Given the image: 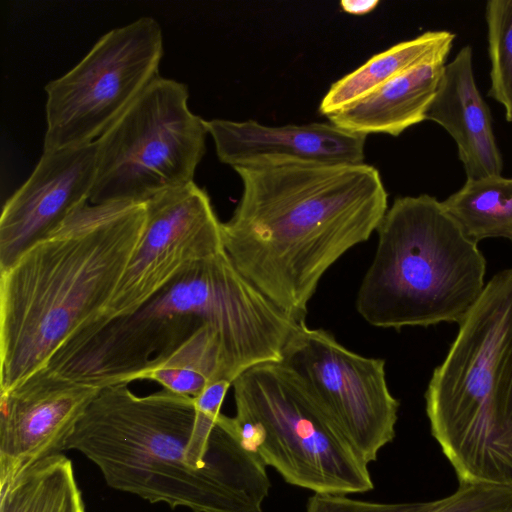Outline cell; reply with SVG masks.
<instances>
[{
	"label": "cell",
	"mask_w": 512,
	"mask_h": 512,
	"mask_svg": "<svg viewBox=\"0 0 512 512\" xmlns=\"http://www.w3.org/2000/svg\"><path fill=\"white\" fill-rule=\"evenodd\" d=\"M188 98L184 83L159 76L96 140L89 203H144L194 181L208 131Z\"/></svg>",
	"instance_id": "8"
},
{
	"label": "cell",
	"mask_w": 512,
	"mask_h": 512,
	"mask_svg": "<svg viewBox=\"0 0 512 512\" xmlns=\"http://www.w3.org/2000/svg\"><path fill=\"white\" fill-rule=\"evenodd\" d=\"M144 379L192 398L201 394L209 384L226 380L217 333L208 325L200 327L169 356L142 372L138 380Z\"/></svg>",
	"instance_id": "20"
},
{
	"label": "cell",
	"mask_w": 512,
	"mask_h": 512,
	"mask_svg": "<svg viewBox=\"0 0 512 512\" xmlns=\"http://www.w3.org/2000/svg\"><path fill=\"white\" fill-rule=\"evenodd\" d=\"M145 219L144 203H87L0 270V393L103 319Z\"/></svg>",
	"instance_id": "3"
},
{
	"label": "cell",
	"mask_w": 512,
	"mask_h": 512,
	"mask_svg": "<svg viewBox=\"0 0 512 512\" xmlns=\"http://www.w3.org/2000/svg\"><path fill=\"white\" fill-rule=\"evenodd\" d=\"M444 66L445 60H436L412 68L327 118L330 123L354 133L399 136L426 120Z\"/></svg>",
	"instance_id": "16"
},
{
	"label": "cell",
	"mask_w": 512,
	"mask_h": 512,
	"mask_svg": "<svg viewBox=\"0 0 512 512\" xmlns=\"http://www.w3.org/2000/svg\"><path fill=\"white\" fill-rule=\"evenodd\" d=\"M100 389L44 368L0 393V484L65 450Z\"/></svg>",
	"instance_id": "12"
},
{
	"label": "cell",
	"mask_w": 512,
	"mask_h": 512,
	"mask_svg": "<svg viewBox=\"0 0 512 512\" xmlns=\"http://www.w3.org/2000/svg\"><path fill=\"white\" fill-rule=\"evenodd\" d=\"M454 38L455 34L450 31H427L372 56L331 85L320 102V114L328 117L340 112L419 65L436 60L446 61Z\"/></svg>",
	"instance_id": "17"
},
{
	"label": "cell",
	"mask_w": 512,
	"mask_h": 512,
	"mask_svg": "<svg viewBox=\"0 0 512 512\" xmlns=\"http://www.w3.org/2000/svg\"><path fill=\"white\" fill-rule=\"evenodd\" d=\"M437 500L428 502L377 503L356 500L344 494L314 493L306 512H428Z\"/></svg>",
	"instance_id": "22"
},
{
	"label": "cell",
	"mask_w": 512,
	"mask_h": 512,
	"mask_svg": "<svg viewBox=\"0 0 512 512\" xmlns=\"http://www.w3.org/2000/svg\"><path fill=\"white\" fill-rule=\"evenodd\" d=\"M426 120L441 125L454 139L467 178L501 175L503 160L489 108L475 82L469 45L445 64Z\"/></svg>",
	"instance_id": "15"
},
{
	"label": "cell",
	"mask_w": 512,
	"mask_h": 512,
	"mask_svg": "<svg viewBox=\"0 0 512 512\" xmlns=\"http://www.w3.org/2000/svg\"><path fill=\"white\" fill-rule=\"evenodd\" d=\"M442 204L473 242L492 237L512 242V178H467Z\"/></svg>",
	"instance_id": "19"
},
{
	"label": "cell",
	"mask_w": 512,
	"mask_h": 512,
	"mask_svg": "<svg viewBox=\"0 0 512 512\" xmlns=\"http://www.w3.org/2000/svg\"><path fill=\"white\" fill-rule=\"evenodd\" d=\"M217 333L229 382L280 362L300 323L233 265L225 251L178 274L130 315L92 326L63 345L48 369L98 388L138 380L200 327Z\"/></svg>",
	"instance_id": "2"
},
{
	"label": "cell",
	"mask_w": 512,
	"mask_h": 512,
	"mask_svg": "<svg viewBox=\"0 0 512 512\" xmlns=\"http://www.w3.org/2000/svg\"><path fill=\"white\" fill-rule=\"evenodd\" d=\"M504 512H512V505L508 509H506Z\"/></svg>",
	"instance_id": "24"
},
{
	"label": "cell",
	"mask_w": 512,
	"mask_h": 512,
	"mask_svg": "<svg viewBox=\"0 0 512 512\" xmlns=\"http://www.w3.org/2000/svg\"><path fill=\"white\" fill-rule=\"evenodd\" d=\"M193 398L167 389L137 396L128 384L101 388L67 440L116 490L194 512H263L271 483L256 450L233 435L203 468L186 459Z\"/></svg>",
	"instance_id": "4"
},
{
	"label": "cell",
	"mask_w": 512,
	"mask_h": 512,
	"mask_svg": "<svg viewBox=\"0 0 512 512\" xmlns=\"http://www.w3.org/2000/svg\"><path fill=\"white\" fill-rule=\"evenodd\" d=\"M96 160V141L42 153L29 178L3 205L0 270L89 203Z\"/></svg>",
	"instance_id": "13"
},
{
	"label": "cell",
	"mask_w": 512,
	"mask_h": 512,
	"mask_svg": "<svg viewBox=\"0 0 512 512\" xmlns=\"http://www.w3.org/2000/svg\"><path fill=\"white\" fill-rule=\"evenodd\" d=\"M0 512H85L72 462L52 455L0 484Z\"/></svg>",
	"instance_id": "18"
},
{
	"label": "cell",
	"mask_w": 512,
	"mask_h": 512,
	"mask_svg": "<svg viewBox=\"0 0 512 512\" xmlns=\"http://www.w3.org/2000/svg\"><path fill=\"white\" fill-rule=\"evenodd\" d=\"M232 387L235 415L254 427L253 448L287 483L344 495L374 488L368 465L282 362L255 365L238 375Z\"/></svg>",
	"instance_id": "7"
},
{
	"label": "cell",
	"mask_w": 512,
	"mask_h": 512,
	"mask_svg": "<svg viewBox=\"0 0 512 512\" xmlns=\"http://www.w3.org/2000/svg\"><path fill=\"white\" fill-rule=\"evenodd\" d=\"M282 362L303 383L334 430L366 465L396 435L399 401L391 394L385 361L354 353L323 329L301 323Z\"/></svg>",
	"instance_id": "10"
},
{
	"label": "cell",
	"mask_w": 512,
	"mask_h": 512,
	"mask_svg": "<svg viewBox=\"0 0 512 512\" xmlns=\"http://www.w3.org/2000/svg\"><path fill=\"white\" fill-rule=\"evenodd\" d=\"M373 260L356 296L370 325L401 329L464 319L485 284L486 260L427 194L394 200L376 228Z\"/></svg>",
	"instance_id": "6"
},
{
	"label": "cell",
	"mask_w": 512,
	"mask_h": 512,
	"mask_svg": "<svg viewBox=\"0 0 512 512\" xmlns=\"http://www.w3.org/2000/svg\"><path fill=\"white\" fill-rule=\"evenodd\" d=\"M488 46L491 62L490 96L505 109L512 122V0H490L486 4Z\"/></svg>",
	"instance_id": "21"
},
{
	"label": "cell",
	"mask_w": 512,
	"mask_h": 512,
	"mask_svg": "<svg viewBox=\"0 0 512 512\" xmlns=\"http://www.w3.org/2000/svg\"><path fill=\"white\" fill-rule=\"evenodd\" d=\"M379 4L378 0H342L341 8L353 15H364L369 13Z\"/></svg>",
	"instance_id": "23"
},
{
	"label": "cell",
	"mask_w": 512,
	"mask_h": 512,
	"mask_svg": "<svg viewBox=\"0 0 512 512\" xmlns=\"http://www.w3.org/2000/svg\"><path fill=\"white\" fill-rule=\"evenodd\" d=\"M144 204L142 234L96 325L130 315L190 265L224 251L222 222L207 192L194 181L161 192Z\"/></svg>",
	"instance_id": "11"
},
{
	"label": "cell",
	"mask_w": 512,
	"mask_h": 512,
	"mask_svg": "<svg viewBox=\"0 0 512 512\" xmlns=\"http://www.w3.org/2000/svg\"><path fill=\"white\" fill-rule=\"evenodd\" d=\"M220 162L232 168L270 162L364 163L367 135L332 123L267 126L255 120H205Z\"/></svg>",
	"instance_id": "14"
},
{
	"label": "cell",
	"mask_w": 512,
	"mask_h": 512,
	"mask_svg": "<svg viewBox=\"0 0 512 512\" xmlns=\"http://www.w3.org/2000/svg\"><path fill=\"white\" fill-rule=\"evenodd\" d=\"M242 195L222 223L237 270L298 323L324 273L368 240L388 209L379 171L368 164L270 162L233 168Z\"/></svg>",
	"instance_id": "1"
},
{
	"label": "cell",
	"mask_w": 512,
	"mask_h": 512,
	"mask_svg": "<svg viewBox=\"0 0 512 512\" xmlns=\"http://www.w3.org/2000/svg\"><path fill=\"white\" fill-rule=\"evenodd\" d=\"M160 24L152 17L110 30L72 69L45 86L43 152L96 141L159 77Z\"/></svg>",
	"instance_id": "9"
},
{
	"label": "cell",
	"mask_w": 512,
	"mask_h": 512,
	"mask_svg": "<svg viewBox=\"0 0 512 512\" xmlns=\"http://www.w3.org/2000/svg\"><path fill=\"white\" fill-rule=\"evenodd\" d=\"M425 401L459 485L512 490V268L485 284L459 323Z\"/></svg>",
	"instance_id": "5"
}]
</instances>
